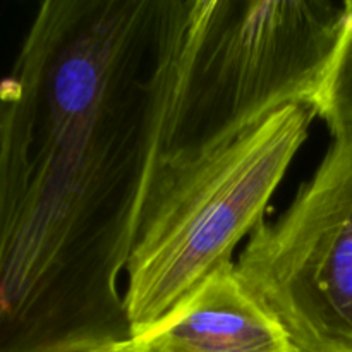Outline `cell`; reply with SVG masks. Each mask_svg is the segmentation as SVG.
Here are the masks:
<instances>
[{
    "instance_id": "obj_1",
    "label": "cell",
    "mask_w": 352,
    "mask_h": 352,
    "mask_svg": "<svg viewBox=\"0 0 352 352\" xmlns=\"http://www.w3.org/2000/svg\"><path fill=\"white\" fill-rule=\"evenodd\" d=\"M191 0H47L0 81V352L131 340L120 291Z\"/></svg>"
},
{
    "instance_id": "obj_2",
    "label": "cell",
    "mask_w": 352,
    "mask_h": 352,
    "mask_svg": "<svg viewBox=\"0 0 352 352\" xmlns=\"http://www.w3.org/2000/svg\"><path fill=\"white\" fill-rule=\"evenodd\" d=\"M346 17L329 0H191L157 165L212 153L289 105L315 110Z\"/></svg>"
},
{
    "instance_id": "obj_3",
    "label": "cell",
    "mask_w": 352,
    "mask_h": 352,
    "mask_svg": "<svg viewBox=\"0 0 352 352\" xmlns=\"http://www.w3.org/2000/svg\"><path fill=\"white\" fill-rule=\"evenodd\" d=\"M316 113L289 105L232 143L157 165L124 291L131 339L181 308L261 222Z\"/></svg>"
},
{
    "instance_id": "obj_4",
    "label": "cell",
    "mask_w": 352,
    "mask_h": 352,
    "mask_svg": "<svg viewBox=\"0 0 352 352\" xmlns=\"http://www.w3.org/2000/svg\"><path fill=\"white\" fill-rule=\"evenodd\" d=\"M236 270L294 352H352V127L291 206L251 232Z\"/></svg>"
},
{
    "instance_id": "obj_5",
    "label": "cell",
    "mask_w": 352,
    "mask_h": 352,
    "mask_svg": "<svg viewBox=\"0 0 352 352\" xmlns=\"http://www.w3.org/2000/svg\"><path fill=\"white\" fill-rule=\"evenodd\" d=\"M141 352H294L280 323L241 280L236 263L220 268L150 332Z\"/></svg>"
},
{
    "instance_id": "obj_6",
    "label": "cell",
    "mask_w": 352,
    "mask_h": 352,
    "mask_svg": "<svg viewBox=\"0 0 352 352\" xmlns=\"http://www.w3.org/2000/svg\"><path fill=\"white\" fill-rule=\"evenodd\" d=\"M344 7L346 26L315 105L316 117L325 120L332 136L352 127V0Z\"/></svg>"
},
{
    "instance_id": "obj_7",
    "label": "cell",
    "mask_w": 352,
    "mask_h": 352,
    "mask_svg": "<svg viewBox=\"0 0 352 352\" xmlns=\"http://www.w3.org/2000/svg\"><path fill=\"white\" fill-rule=\"evenodd\" d=\"M24 352H141L136 340H122V342L91 344V346H72V347H50V349H34Z\"/></svg>"
},
{
    "instance_id": "obj_8",
    "label": "cell",
    "mask_w": 352,
    "mask_h": 352,
    "mask_svg": "<svg viewBox=\"0 0 352 352\" xmlns=\"http://www.w3.org/2000/svg\"><path fill=\"white\" fill-rule=\"evenodd\" d=\"M2 140H3V110L0 105V158H2Z\"/></svg>"
}]
</instances>
